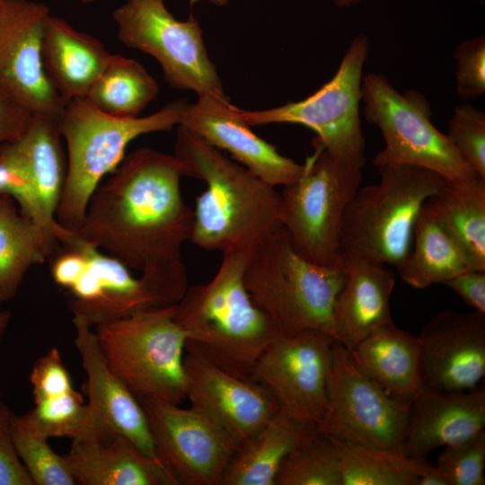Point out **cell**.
<instances>
[{"instance_id": "1", "label": "cell", "mask_w": 485, "mask_h": 485, "mask_svg": "<svg viewBox=\"0 0 485 485\" xmlns=\"http://www.w3.org/2000/svg\"><path fill=\"white\" fill-rule=\"evenodd\" d=\"M112 172L71 231L128 269L141 270L160 307L174 305L188 288L181 248L193 225V209L181 195V163L174 155L141 147Z\"/></svg>"}, {"instance_id": "21", "label": "cell", "mask_w": 485, "mask_h": 485, "mask_svg": "<svg viewBox=\"0 0 485 485\" xmlns=\"http://www.w3.org/2000/svg\"><path fill=\"white\" fill-rule=\"evenodd\" d=\"M64 457L76 484L179 485L160 460L121 435L102 436L90 430L72 440Z\"/></svg>"}, {"instance_id": "5", "label": "cell", "mask_w": 485, "mask_h": 485, "mask_svg": "<svg viewBox=\"0 0 485 485\" xmlns=\"http://www.w3.org/2000/svg\"><path fill=\"white\" fill-rule=\"evenodd\" d=\"M187 104L178 100L148 116L124 119L102 112L86 98L68 101L56 119L68 154L57 223L77 229L94 190L124 159L128 144L139 136L178 126Z\"/></svg>"}, {"instance_id": "28", "label": "cell", "mask_w": 485, "mask_h": 485, "mask_svg": "<svg viewBox=\"0 0 485 485\" xmlns=\"http://www.w3.org/2000/svg\"><path fill=\"white\" fill-rule=\"evenodd\" d=\"M61 138L56 119L31 114L24 134L17 140L33 182L41 224L54 234L66 175Z\"/></svg>"}, {"instance_id": "16", "label": "cell", "mask_w": 485, "mask_h": 485, "mask_svg": "<svg viewBox=\"0 0 485 485\" xmlns=\"http://www.w3.org/2000/svg\"><path fill=\"white\" fill-rule=\"evenodd\" d=\"M186 399L212 419L238 449L279 410L273 394L253 379L232 375L185 354Z\"/></svg>"}, {"instance_id": "12", "label": "cell", "mask_w": 485, "mask_h": 485, "mask_svg": "<svg viewBox=\"0 0 485 485\" xmlns=\"http://www.w3.org/2000/svg\"><path fill=\"white\" fill-rule=\"evenodd\" d=\"M410 405L388 395L371 380L340 342L331 347L327 407L318 431L340 440L401 449Z\"/></svg>"}, {"instance_id": "14", "label": "cell", "mask_w": 485, "mask_h": 485, "mask_svg": "<svg viewBox=\"0 0 485 485\" xmlns=\"http://www.w3.org/2000/svg\"><path fill=\"white\" fill-rule=\"evenodd\" d=\"M335 339L317 330L278 335L258 358L252 379L281 409L319 424L327 407V379Z\"/></svg>"}, {"instance_id": "27", "label": "cell", "mask_w": 485, "mask_h": 485, "mask_svg": "<svg viewBox=\"0 0 485 485\" xmlns=\"http://www.w3.org/2000/svg\"><path fill=\"white\" fill-rule=\"evenodd\" d=\"M58 241L25 216L14 200L0 196V304L16 295L27 271L42 264Z\"/></svg>"}, {"instance_id": "11", "label": "cell", "mask_w": 485, "mask_h": 485, "mask_svg": "<svg viewBox=\"0 0 485 485\" xmlns=\"http://www.w3.org/2000/svg\"><path fill=\"white\" fill-rule=\"evenodd\" d=\"M112 18L119 40L155 58L172 87L192 91L198 97L227 99L192 13L179 21L163 0H127Z\"/></svg>"}, {"instance_id": "31", "label": "cell", "mask_w": 485, "mask_h": 485, "mask_svg": "<svg viewBox=\"0 0 485 485\" xmlns=\"http://www.w3.org/2000/svg\"><path fill=\"white\" fill-rule=\"evenodd\" d=\"M158 92L157 82L139 62L111 54L85 98L104 113L130 119L138 117Z\"/></svg>"}, {"instance_id": "32", "label": "cell", "mask_w": 485, "mask_h": 485, "mask_svg": "<svg viewBox=\"0 0 485 485\" xmlns=\"http://www.w3.org/2000/svg\"><path fill=\"white\" fill-rule=\"evenodd\" d=\"M18 454L34 485H75L64 457L48 443V437L33 426L26 413L13 415L11 425Z\"/></svg>"}, {"instance_id": "9", "label": "cell", "mask_w": 485, "mask_h": 485, "mask_svg": "<svg viewBox=\"0 0 485 485\" xmlns=\"http://www.w3.org/2000/svg\"><path fill=\"white\" fill-rule=\"evenodd\" d=\"M302 173L283 186L281 226L306 259L330 265L341 255L345 213L361 186V169L344 164L315 139Z\"/></svg>"}, {"instance_id": "35", "label": "cell", "mask_w": 485, "mask_h": 485, "mask_svg": "<svg viewBox=\"0 0 485 485\" xmlns=\"http://www.w3.org/2000/svg\"><path fill=\"white\" fill-rule=\"evenodd\" d=\"M0 196L12 198L22 215L43 227L31 173L17 141L0 142Z\"/></svg>"}, {"instance_id": "37", "label": "cell", "mask_w": 485, "mask_h": 485, "mask_svg": "<svg viewBox=\"0 0 485 485\" xmlns=\"http://www.w3.org/2000/svg\"><path fill=\"white\" fill-rule=\"evenodd\" d=\"M446 136L477 175L485 179V113L471 104L458 105Z\"/></svg>"}, {"instance_id": "44", "label": "cell", "mask_w": 485, "mask_h": 485, "mask_svg": "<svg viewBox=\"0 0 485 485\" xmlns=\"http://www.w3.org/2000/svg\"><path fill=\"white\" fill-rule=\"evenodd\" d=\"M364 0H335L334 4L339 8H348L360 4Z\"/></svg>"}, {"instance_id": "39", "label": "cell", "mask_w": 485, "mask_h": 485, "mask_svg": "<svg viewBox=\"0 0 485 485\" xmlns=\"http://www.w3.org/2000/svg\"><path fill=\"white\" fill-rule=\"evenodd\" d=\"M34 403L74 390L69 373L57 348H50L34 363L30 374Z\"/></svg>"}, {"instance_id": "38", "label": "cell", "mask_w": 485, "mask_h": 485, "mask_svg": "<svg viewBox=\"0 0 485 485\" xmlns=\"http://www.w3.org/2000/svg\"><path fill=\"white\" fill-rule=\"evenodd\" d=\"M456 63V88L462 100L477 98L485 93V38L462 42L454 51Z\"/></svg>"}, {"instance_id": "23", "label": "cell", "mask_w": 485, "mask_h": 485, "mask_svg": "<svg viewBox=\"0 0 485 485\" xmlns=\"http://www.w3.org/2000/svg\"><path fill=\"white\" fill-rule=\"evenodd\" d=\"M41 54L48 81L66 102L87 96L111 57L99 40L51 14L45 22Z\"/></svg>"}, {"instance_id": "43", "label": "cell", "mask_w": 485, "mask_h": 485, "mask_svg": "<svg viewBox=\"0 0 485 485\" xmlns=\"http://www.w3.org/2000/svg\"><path fill=\"white\" fill-rule=\"evenodd\" d=\"M11 319H12V313L9 311L0 312V344L10 325Z\"/></svg>"}, {"instance_id": "13", "label": "cell", "mask_w": 485, "mask_h": 485, "mask_svg": "<svg viewBox=\"0 0 485 485\" xmlns=\"http://www.w3.org/2000/svg\"><path fill=\"white\" fill-rule=\"evenodd\" d=\"M158 459L179 485H220L238 447L207 415L190 407L141 399Z\"/></svg>"}, {"instance_id": "46", "label": "cell", "mask_w": 485, "mask_h": 485, "mask_svg": "<svg viewBox=\"0 0 485 485\" xmlns=\"http://www.w3.org/2000/svg\"><path fill=\"white\" fill-rule=\"evenodd\" d=\"M1 399H2V392H1V390H0V400H1Z\"/></svg>"}, {"instance_id": "18", "label": "cell", "mask_w": 485, "mask_h": 485, "mask_svg": "<svg viewBox=\"0 0 485 485\" xmlns=\"http://www.w3.org/2000/svg\"><path fill=\"white\" fill-rule=\"evenodd\" d=\"M179 125L212 146L227 151L239 163L273 187L291 182L304 170V164L284 156L275 146L257 136L228 99L198 96L195 103L187 104Z\"/></svg>"}, {"instance_id": "26", "label": "cell", "mask_w": 485, "mask_h": 485, "mask_svg": "<svg viewBox=\"0 0 485 485\" xmlns=\"http://www.w3.org/2000/svg\"><path fill=\"white\" fill-rule=\"evenodd\" d=\"M396 269L403 281L418 289L479 269L463 244L423 207L414 225L410 249Z\"/></svg>"}, {"instance_id": "42", "label": "cell", "mask_w": 485, "mask_h": 485, "mask_svg": "<svg viewBox=\"0 0 485 485\" xmlns=\"http://www.w3.org/2000/svg\"><path fill=\"white\" fill-rule=\"evenodd\" d=\"M454 290L462 300L485 313V270L471 269L444 283Z\"/></svg>"}, {"instance_id": "36", "label": "cell", "mask_w": 485, "mask_h": 485, "mask_svg": "<svg viewBox=\"0 0 485 485\" xmlns=\"http://www.w3.org/2000/svg\"><path fill=\"white\" fill-rule=\"evenodd\" d=\"M435 465L445 485L485 484V431L444 446Z\"/></svg>"}, {"instance_id": "17", "label": "cell", "mask_w": 485, "mask_h": 485, "mask_svg": "<svg viewBox=\"0 0 485 485\" xmlns=\"http://www.w3.org/2000/svg\"><path fill=\"white\" fill-rule=\"evenodd\" d=\"M420 366L426 386L445 392L477 389L485 375V313L449 309L421 330Z\"/></svg>"}, {"instance_id": "10", "label": "cell", "mask_w": 485, "mask_h": 485, "mask_svg": "<svg viewBox=\"0 0 485 485\" xmlns=\"http://www.w3.org/2000/svg\"><path fill=\"white\" fill-rule=\"evenodd\" d=\"M369 46L366 35H357L334 76L313 94L299 101L263 110L238 108L241 119L250 127L272 123L305 126L316 133L314 139L331 155L346 165L362 169L366 163V142L359 104L363 66Z\"/></svg>"}, {"instance_id": "33", "label": "cell", "mask_w": 485, "mask_h": 485, "mask_svg": "<svg viewBox=\"0 0 485 485\" xmlns=\"http://www.w3.org/2000/svg\"><path fill=\"white\" fill-rule=\"evenodd\" d=\"M275 485H340L335 446L318 432L284 461Z\"/></svg>"}, {"instance_id": "29", "label": "cell", "mask_w": 485, "mask_h": 485, "mask_svg": "<svg viewBox=\"0 0 485 485\" xmlns=\"http://www.w3.org/2000/svg\"><path fill=\"white\" fill-rule=\"evenodd\" d=\"M423 208L463 244L476 268L485 270V179H445Z\"/></svg>"}, {"instance_id": "7", "label": "cell", "mask_w": 485, "mask_h": 485, "mask_svg": "<svg viewBox=\"0 0 485 485\" xmlns=\"http://www.w3.org/2000/svg\"><path fill=\"white\" fill-rule=\"evenodd\" d=\"M380 181L357 190L345 213L340 251L397 266L410 249L426 200L445 178L419 166L378 168Z\"/></svg>"}, {"instance_id": "2", "label": "cell", "mask_w": 485, "mask_h": 485, "mask_svg": "<svg viewBox=\"0 0 485 485\" xmlns=\"http://www.w3.org/2000/svg\"><path fill=\"white\" fill-rule=\"evenodd\" d=\"M183 176L203 181L190 241L207 251L251 250L281 227L280 193L200 137L178 126L174 154Z\"/></svg>"}, {"instance_id": "6", "label": "cell", "mask_w": 485, "mask_h": 485, "mask_svg": "<svg viewBox=\"0 0 485 485\" xmlns=\"http://www.w3.org/2000/svg\"><path fill=\"white\" fill-rule=\"evenodd\" d=\"M94 327L108 366L138 400L180 405L186 399V334L175 304L139 309Z\"/></svg>"}, {"instance_id": "8", "label": "cell", "mask_w": 485, "mask_h": 485, "mask_svg": "<svg viewBox=\"0 0 485 485\" xmlns=\"http://www.w3.org/2000/svg\"><path fill=\"white\" fill-rule=\"evenodd\" d=\"M364 117L382 132L384 147L372 160L378 168L411 165L431 170L447 180L477 173L432 123L428 100L413 90L400 93L380 74L367 73L361 83Z\"/></svg>"}, {"instance_id": "24", "label": "cell", "mask_w": 485, "mask_h": 485, "mask_svg": "<svg viewBox=\"0 0 485 485\" xmlns=\"http://www.w3.org/2000/svg\"><path fill=\"white\" fill-rule=\"evenodd\" d=\"M350 352L363 372L400 401L411 404L425 385L419 337L393 322L370 333Z\"/></svg>"}, {"instance_id": "34", "label": "cell", "mask_w": 485, "mask_h": 485, "mask_svg": "<svg viewBox=\"0 0 485 485\" xmlns=\"http://www.w3.org/2000/svg\"><path fill=\"white\" fill-rule=\"evenodd\" d=\"M26 415L39 432L48 438L68 437L73 440L94 429L90 408L75 390L34 403Z\"/></svg>"}, {"instance_id": "47", "label": "cell", "mask_w": 485, "mask_h": 485, "mask_svg": "<svg viewBox=\"0 0 485 485\" xmlns=\"http://www.w3.org/2000/svg\"><path fill=\"white\" fill-rule=\"evenodd\" d=\"M2 0H0V3H1Z\"/></svg>"}, {"instance_id": "15", "label": "cell", "mask_w": 485, "mask_h": 485, "mask_svg": "<svg viewBox=\"0 0 485 485\" xmlns=\"http://www.w3.org/2000/svg\"><path fill=\"white\" fill-rule=\"evenodd\" d=\"M48 6L30 0L0 3V84L31 114L57 119L66 101L45 73L41 45Z\"/></svg>"}, {"instance_id": "3", "label": "cell", "mask_w": 485, "mask_h": 485, "mask_svg": "<svg viewBox=\"0 0 485 485\" xmlns=\"http://www.w3.org/2000/svg\"><path fill=\"white\" fill-rule=\"evenodd\" d=\"M251 252H224L214 277L188 287L175 304V319L186 334V352L244 379H252L258 358L279 335L245 286Z\"/></svg>"}, {"instance_id": "30", "label": "cell", "mask_w": 485, "mask_h": 485, "mask_svg": "<svg viewBox=\"0 0 485 485\" xmlns=\"http://www.w3.org/2000/svg\"><path fill=\"white\" fill-rule=\"evenodd\" d=\"M328 438L338 455L340 485H418L419 477L432 465L426 457H409L401 449Z\"/></svg>"}, {"instance_id": "45", "label": "cell", "mask_w": 485, "mask_h": 485, "mask_svg": "<svg viewBox=\"0 0 485 485\" xmlns=\"http://www.w3.org/2000/svg\"><path fill=\"white\" fill-rule=\"evenodd\" d=\"M84 3L93 2L95 0H82ZM211 4L217 6H225L229 4L231 0H208Z\"/></svg>"}, {"instance_id": "4", "label": "cell", "mask_w": 485, "mask_h": 485, "mask_svg": "<svg viewBox=\"0 0 485 485\" xmlns=\"http://www.w3.org/2000/svg\"><path fill=\"white\" fill-rule=\"evenodd\" d=\"M344 278L342 253L332 264H317L295 250L282 226L255 247L244 275L252 300L280 335L317 330L335 340L333 306Z\"/></svg>"}, {"instance_id": "41", "label": "cell", "mask_w": 485, "mask_h": 485, "mask_svg": "<svg viewBox=\"0 0 485 485\" xmlns=\"http://www.w3.org/2000/svg\"><path fill=\"white\" fill-rule=\"evenodd\" d=\"M31 113L0 84V142H14L24 134Z\"/></svg>"}, {"instance_id": "19", "label": "cell", "mask_w": 485, "mask_h": 485, "mask_svg": "<svg viewBox=\"0 0 485 485\" xmlns=\"http://www.w3.org/2000/svg\"><path fill=\"white\" fill-rule=\"evenodd\" d=\"M72 322L75 345L86 374L84 389L94 431L102 436H124L159 460L141 402L108 366L92 327L79 318L73 317Z\"/></svg>"}, {"instance_id": "20", "label": "cell", "mask_w": 485, "mask_h": 485, "mask_svg": "<svg viewBox=\"0 0 485 485\" xmlns=\"http://www.w3.org/2000/svg\"><path fill=\"white\" fill-rule=\"evenodd\" d=\"M484 427V387L445 392L424 385L410 405L402 452L409 457H426L436 448L474 436Z\"/></svg>"}, {"instance_id": "40", "label": "cell", "mask_w": 485, "mask_h": 485, "mask_svg": "<svg viewBox=\"0 0 485 485\" xmlns=\"http://www.w3.org/2000/svg\"><path fill=\"white\" fill-rule=\"evenodd\" d=\"M14 413L0 400V485H34L16 450L12 430Z\"/></svg>"}, {"instance_id": "25", "label": "cell", "mask_w": 485, "mask_h": 485, "mask_svg": "<svg viewBox=\"0 0 485 485\" xmlns=\"http://www.w3.org/2000/svg\"><path fill=\"white\" fill-rule=\"evenodd\" d=\"M318 432L316 424L280 408L234 453L220 485H275L287 456Z\"/></svg>"}, {"instance_id": "22", "label": "cell", "mask_w": 485, "mask_h": 485, "mask_svg": "<svg viewBox=\"0 0 485 485\" xmlns=\"http://www.w3.org/2000/svg\"><path fill=\"white\" fill-rule=\"evenodd\" d=\"M345 278L333 306L336 340L352 350L375 331L392 323L391 295L394 274L386 265L344 255Z\"/></svg>"}]
</instances>
